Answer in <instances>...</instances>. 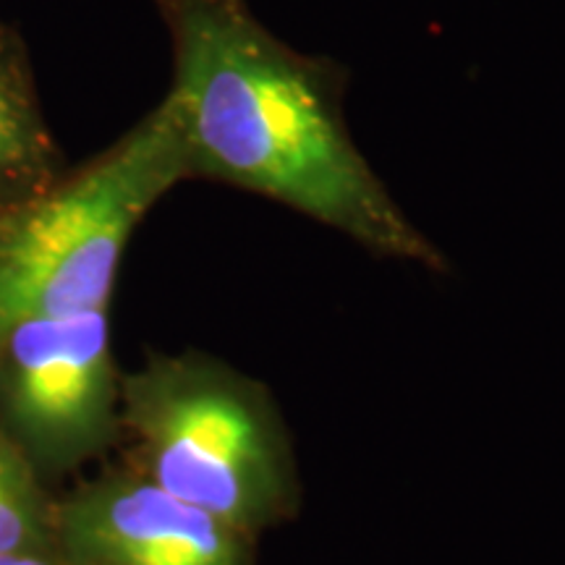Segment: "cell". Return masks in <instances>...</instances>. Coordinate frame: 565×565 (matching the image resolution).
<instances>
[{"label":"cell","mask_w":565,"mask_h":565,"mask_svg":"<svg viewBox=\"0 0 565 565\" xmlns=\"http://www.w3.org/2000/svg\"><path fill=\"white\" fill-rule=\"evenodd\" d=\"M0 565H68L58 553H0Z\"/></svg>","instance_id":"cell-8"},{"label":"cell","mask_w":565,"mask_h":565,"mask_svg":"<svg viewBox=\"0 0 565 565\" xmlns=\"http://www.w3.org/2000/svg\"><path fill=\"white\" fill-rule=\"evenodd\" d=\"M192 179L168 95L87 166L0 212V335L26 317L110 309L134 231Z\"/></svg>","instance_id":"cell-3"},{"label":"cell","mask_w":565,"mask_h":565,"mask_svg":"<svg viewBox=\"0 0 565 565\" xmlns=\"http://www.w3.org/2000/svg\"><path fill=\"white\" fill-rule=\"evenodd\" d=\"M63 175L24 42L0 21V212L34 200Z\"/></svg>","instance_id":"cell-6"},{"label":"cell","mask_w":565,"mask_h":565,"mask_svg":"<svg viewBox=\"0 0 565 565\" xmlns=\"http://www.w3.org/2000/svg\"><path fill=\"white\" fill-rule=\"evenodd\" d=\"M0 553H58L55 503L40 487V471L0 427Z\"/></svg>","instance_id":"cell-7"},{"label":"cell","mask_w":565,"mask_h":565,"mask_svg":"<svg viewBox=\"0 0 565 565\" xmlns=\"http://www.w3.org/2000/svg\"><path fill=\"white\" fill-rule=\"evenodd\" d=\"M110 309L26 317L0 335V427L38 471H68L121 437Z\"/></svg>","instance_id":"cell-4"},{"label":"cell","mask_w":565,"mask_h":565,"mask_svg":"<svg viewBox=\"0 0 565 565\" xmlns=\"http://www.w3.org/2000/svg\"><path fill=\"white\" fill-rule=\"evenodd\" d=\"M171 38L192 179L228 183L343 233L374 257L448 273L343 116L345 74L267 30L246 0H154Z\"/></svg>","instance_id":"cell-1"},{"label":"cell","mask_w":565,"mask_h":565,"mask_svg":"<svg viewBox=\"0 0 565 565\" xmlns=\"http://www.w3.org/2000/svg\"><path fill=\"white\" fill-rule=\"evenodd\" d=\"M131 469L259 542L303 503L294 435L257 377L200 351L154 353L121 380Z\"/></svg>","instance_id":"cell-2"},{"label":"cell","mask_w":565,"mask_h":565,"mask_svg":"<svg viewBox=\"0 0 565 565\" xmlns=\"http://www.w3.org/2000/svg\"><path fill=\"white\" fill-rule=\"evenodd\" d=\"M257 545L131 466L55 503V547L68 565H257Z\"/></svg>","instance_id":"cell-5"}]
</instances>
